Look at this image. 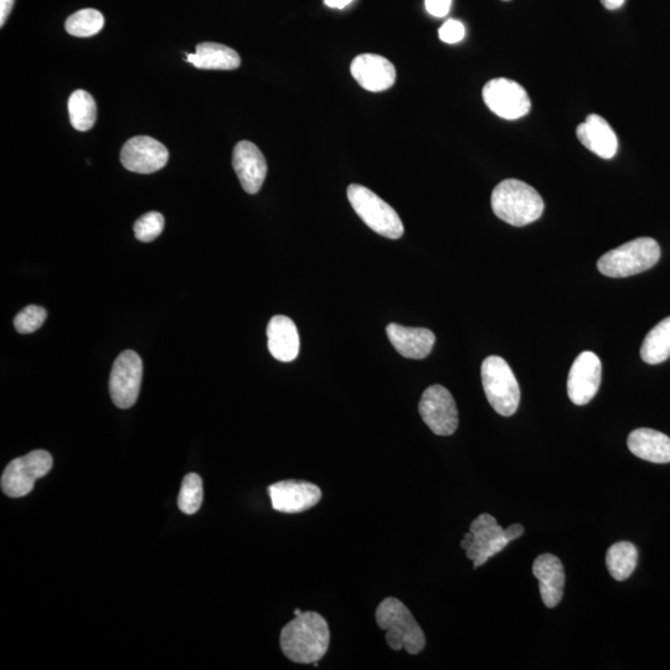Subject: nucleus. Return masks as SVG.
Wrapping results in <instances>:
<instances>
[{
	"label": "nucleus",
	"mask_w": 670,
	"mask_h": 670,
	"mask_svg": "<svg viewBox=\"0 0 670 670\" xmlns=\"http://www.w3.org/2000/svg\"><path fill=\"white\" fill-rule=\"evenodd\" d=\"M273 509L286 514L302 513L321 502L322 491L306 481H282L268 487Z\"/></svg>",
	"instance_id": "4468645a"
},
{
	"label": "nucleus",
	"mask_w": 670,
	"mask_h": 670,
	"mask_svg": "<svg viewBox=\"0 0 670 670\" xmlns=\"http://www.w3.org/2000/svg\"><path fill=\"white\" fill-rule=\"evenodd\" d=\"M267 339L268 350L278 362H293L300 354V334L291 318L273 317L268 323Z\"/></svg>",
	"instance_id": "6ab92c4d"
},
{
	"label": "nucleus",
	"mask_w": 670,
	"mask_h": 670,
	"mask_svg": "<svg viewBox=\"0 0 670 670\" xmlns=\"http://www.w3.org/2000/svg\"><path fill=\"white\" fill-rule=\"evenodd\" d=\"M187 55L188 63L201 70H236L241 65L240 56L234 49L216 43H201L197 53Z\"/></svg>",
	"instance_id": "4be33fe9"
},
{
	"label": "nucleus",
	"mask_w": 670,
	"mask_h": 670,
	"mask_svg": "<svg viewBox=\"0 0 670 670\" xmlns=\"http://www.w3.org/2000/svg\"><path fill=\"white\" fill-rule=\"evenodd\" d=\"M354 80L364 90L383 92L393 87L396 81V69L384 56L376 54L358 55L350 65Z\"/></svg>",
	"instance_id": "2eb2a0df"
},
{
	"label": "nucleus",
	"mask_w": 670,
	"mask_h": 670,
	"mask_svg": "<svg viewBox=\"0 0 670 670\" xmlns=\"http://www.w3.org/2000/svg\"><path fill=\"white\" fill-rule=\"evenodd\" d=\"M143 363L137 353L126 350L118 355L110 376V394L117 407L130 409L141 391Z\"/></svg>",
	"instance_id": "9d476101"
},
{
	"label": "nucleus",
	"mask_w": 670,
	"mask_h": 670,
	"mask_svg": "<svg viewBox=\"0 0 670 670\" xmlns=\"http://www.w3.org/2000/svg\"><path fill=\"white\" fill-rule=\"evenodd\" d=\"M533 574L539 581L541 600L544 605L554 608L564 595L565 570L558 556L543 554L535 559Z\"/></svg>",
	"instance_id": "f3484780"
},
{
	"label": "nucleus",
	"mask_w": 670,
	"mask_h": 670,
	"mask_svg": "<svg viewBox=\"0 0 670 670\" xmlns=\"http://www.w3.org/2000/svg\"><path fill=\"white\" fill-rule=\"evenodd\" d=\"M626 0H601L603 7L608 10L620 9Z\"/></svg>",
	"instance_id": "72a5a7b5"
},
{
	"label": "nucleus",
	"mask_w": 670,
	"mask_h": 670,
	"mask_svg": "<svg viewBox=\"0 0 670 670\" xmlns=\"http://www.w3.org/2000/svg\"><path fill=\"white\" fill-rule=\"evenodd\" d=\"M544 208L540 194L522 180H503L492 193L493 213L505 223L518 228L539 220Z\"/></svg>",
	"instance_id": "f03ea898"
},
{
	"label": "nucleus",
	"mask_w": 670,
	"mask_h": 670,
	"mask_svg": "<svg viewBox=\"0 0 670 670\" xmlns=\"http://www.w3.org/2000/svg\"><path fill=\"white\" fill-rule=\"evenodd\" d=\"M421 419L437 436H451L458 427L456 401L442 385H431L425 390L419 405Z\"/></svg>",
	"instance_id": "9b49d317"
},
{
	"label": "nucleus",
	"mask_w": 670,
	"mask_h": 670,
	"mask_svg": "<svg viewBox=\"0 0 670 670\" xmlns=\"http://www.w3.org/2000/svg\"><path fill=\"white\" fill-rule=\"evenodd\" d=\"M348 200L355 213L369 228L391 240H398L405 233L400 216L386 201L370 189L359 184H350Z\"/></svg>",
	"instance_id": "423d86ee"
},
{
	"label": "nucleus",
	"mask_w": 670,
	"mask_h": 670,
	"mask_svg": "<svg viewBox=\"0 0 670 670\" xmlns=\"http://www.w3.org/2000/svg\"><path fill=\"white\" fill-rule=\"evenodd\" d=\"M425 7L429 14L443 18L450 13L452 0H425Z\"/></svg>",
	"instance_id": "7c9ffc66"
},
{
	"label": "nucleus",
	"mask_w": 670,
	"mask_h": 670,
	"mask_svg": "<svg viewBox=\"0 0 670 670\" xmlns=\"http://www.w3.org/2000/svg\"><path fill=\"white\" fill-rule=\"evenodd\" d=\"M523 534V525L513 524L504 529L492 515L481 514L473 520L469 532L463 536L461 548L466 550L467 558L473 561V568L478 569L507 548L510 541L519 539Z\"/></svg>",
	"instance_id": "7ed1b4c3"
},
{
	"label": "nucleus",
	"mask_w": 670,
	"mask_h": 670,
	"mask_svg": "<svg viewBox=\"0 0 670 670\" xmlns=\"http://www.w3.org/2000/svg\"><path fill=\"white\" fill-rule=\"evenodd\" d=\"M638 550L628 541L613 544L606 554L607 569L613 579L625 581L636 570Z\"/></svg>",
	"instance_id": "b1692460"
},
{
	"label": "nucleus",
	"mask_w": 670,
	"mask_h": 670,
	"mask_svg": "<svg viewBox=\"0 0 670 670\" xmlns=\"http://www.w3.org/2000/svg\"><path fill=\"white\" fill-rule=\"evenodd\" d=\"M376 622L386 631V642L394 651H405L412 656L424 651L426 637L419 623L404 603L395 597H388L376 610Z\"/></svg>",
	"instance_id": "20e7f679"
},
{
	"label": "nucleus",
	"mask_w": 670,
	"mask_h": 670,
	"mask_svg": "<svg viewBox=\"0 0 670 670\" xmlns=\"http://www.w3.org/2000/svg\"><path fill=\"white\" fill-rule=\"evenodd\" d=\"M53 468V457L48 451L28 453L9 463L2 476V491L10 498H22L33 491L35 482Z\"/></svg>",
	"instance_id": "6e6552de"
},
{
	"label": "nucleus",
	"mask_w": 670,
	"mask_h": 670,
	"mask_svg": "<svg viewBox=\"0 0 670 670\" xmlns=\"http://www.w3.org/2000/svg\"><path fill=\"white\" fill-rule=\"evenodd\" d=\"M630 451L641 460L659 463L670 462V438L662 432L651 429H638L627 438Z\"/></svg>",
	"instance_id": "412c9836"
},
{
	"label": "nucleus",
	"mask_w": 670,
	"mask_h": 670,
	"mask_svg": "<svg viewBox=\"0 0 670 670\" xmlns=\"http://www.w3.org/2000/svg\"><path fill=\"white\" fill-rule=\"evenodd\" d=\"M386 334L399 354L407 359L429 357L436 342L435 334L430 329L409 328L396 323L389 324Z\"/></svg>",
	"instance_id": "a211bd4d"
},
{
	"label": "nucleus",
	"mask_w": 670,
	"mask_h": 670,
	"mask_svg": "<svg viewBox=\"0 0 670 670\" xmlns=\"http://www.w3.org/2000/svg\"><path fill=\"white\" fill-rule=\"evenodd\" d=\"M352 2L353 0H324V3H326L327 7L335 9H344Z\"/></svg>",
	"instance_id": "473e14b6"
},
{
	"label": "nucleus",
	"mask_w": 670,
	"mask_h": 670,
	"mask_svg": "<svg viewBox=\"0 0 670 670\" xmlns=\"http://www.w3.org/2000/svg\"><path fill=\"white\" fill-rule=\"evenodd\" d=\"M46 321V311L40 306H28L17 314L14 327L20 334H30L38 331Z\"/></svg>",
	"instance_id": "c85d7f7f"
},
{
	"label": "nucleus",
	"mask_w": 670,
	"mask_h": 670,
	"mask_svg": "<svg viewBox=\"0 0 670 670\" xmlns=\"http://www.w3.org/2000/svg\"><path fill=\"white\" fill-rule=\"evenodd\" d=\"M302 611L301 610H296L295 611V616L301 615Z\"/></svg>",
	"instance_id": "f704fd0d"
},
{
	"label": "nucleus",
	"mask_w": 670,
	"mask_h": 670,
	"mask_svg": "<svg viewBox=\"0 0 670 670\" xmlns=\"http://www.w3.org/2000/svg\"><path fill=\"white\" fill-rule=\"evenodd\" d=\"M69 116L72 127L86 132L94 127L97 118V107L94 97L89 92L77 90L70 96Z\"/></svg>",
	"instance_id": "393cba45"
},
{
	"label": "nucleus",
	"mask_w": 670,
	"mask_h": 670,
	"mask_svg": "<svg viewBox=\"0 0 670 670\" xmlns=\"http://www.w3.org/2000/svg\"><path fill=\"white\" fill-rule=\"evenodd\" d=\"M482 95L489 110L504 120H518L527 116L532 108V101L524 87L504 77L487 82Z\"/></svg>",
	"instance_id": "1a4fd4ad"
},
{
	"label": "nucleus",
	"mask_w": 670,
	"mask_h": 670,
	"mask_svg": "<svg viewBox=\"0 0 670 670\" xmlns=\"http://www.w3.org/2000/svg\"><path fill=\"white\" fill-rule=\"evenodd\" d=\"M164 224H166L164 216L157 211H151L136 221L133 226L134 235L139 241L152 242L163 233Z\"/></svg>",
	"instance_id": "cd10ccee"
},
{
	"label": "nucleus",
	"mask_w": 670,
	"mask_h": 670,
	"mask_svg": "<svg viewBox=\"0 0 670 670\" xmlns=\"http://www.w3.org/2000/svg\"><path fill=\"white\" fill-rule=\"evenodd\" d=\"M661 259V247L651 237H639L608 251L597 262V268L607 277L625 278L651 270Z\"/></svg>",
	"instance_id": "39448f33"
},
{
	"label": "nucleus",
	"mask_w": 670,
	"mask_h": 670,
	"mask_svg": "<svg viewBox=\"0 0 670 670\" xmlns=\"http://www.w3.org/2000/svg\"><path fill=\"white\" fill-rule=\"evenodd\" d=\"M577 138L596 156L611 159L616 156L618 139L615 131L608 125L605 118L599 115H590L576 130Z\"/></svg>",
	"instance_id": "aec40b11"
},
{
	"label": "nucleus",
	"mask_w": 670,
	"mask_h": 670,
	"mask_svg": "<svg viewBox=\"0 0 670 670\" xmlns=\"http://www.w3.org/2000/svg\"><path fill=\"white\" fill-rule=\"evenodd\" d=\"M505 2H508V0H505Z\"/></svg>",
	"instance_id": "c9c22d12"
},
{
	"label": "nucleus",
	"mask_w": 670,
	"mask_h": 670,
	"mask_svg": "<svg viewBox=\"0 0 670 670\" xmlns=\"http://www.w3.org/2000/svg\"><path fill=\"white\" fill-rule=\"evenodd\" d=\"M481 373L489 404L499 415H514L519 407L520 388L508 363L503 358L492 355L484 360Z\"/></svg>",
	"instance_id": "0eeeda50"
},
{
	"label": "nucleus",
	"mask_w": 670,
	"mask_h": 670,
	"mask_svg": "<svg viewBox=\"0 0 670 670\" xmlns=\"http://www.w3.org/2000/svg\"><path fill=\"white\" fill-rule=\"evenodd\" d=\"M203 481L199 474L189 473L184 477L178 497V507L184 514L193 515L203 504Z\"/></svg>",
	"instance_id": "bb28decb"
},
{
	"label": "nucleus",
	"mask_w": 670,
	"mask_h": 670,
	"mask_svg": "<svg viewBox=\"0 0 670 670\" xmlns=\"http://www.w3.org/2000/svg\"><path fill=\"white\" fill-rule=\"evenodd\" d=\"M169 153L164 144L157 139L138 136L130 139L121 152L123 167L139 174L156 173L166 167Z\"/></svg>",
	"instance_id": "f8f14e48"
},
{
	"label": "nucleus",
	"mask_w": 670,
	"mask_h": 670,
	"mask_svg": "<svg viewBox=\"0 0 670 670\" xmlns=\"http://www.w3.org/2000/svg\"><path fill=\"white\" fill-rule=\"evenodd\" d=\"M438 36L446 44L460 43L466 36V28L460 20L450 19L438 30Z\"/></svg>",
	"instance_id": "c756f323"
},
{
	"label": "nucleus",
	"mask_w": 670,
	"mask_h": 670,
	"mask_svg": "<svg viewBox=\"0 0 670 670\" xmlns=\"http://www.w3.org/2000/svg\"><path fill=\"white\" fill-rule=\"evenodd\" d=\"M331 632L328 623L316 612H302L281 632V649L290 661L314 664L326 656Z\"/></svg>",
	"instance_id": "f257e3e1"
},
{
	"label": "nucleus",
	"mask_w": 670,
	"mask_h": 670,
	"mask_svg": "<svg viewBox=\"0 0 670 670\" xmlns=\"http://www.w3.org/2000/svg\"><path fill=\"white\" fill-rule=\"evenodd\" d=\"M602 379L601 360L595 353L584 352L575 359L568 378V395L577 406L595 398Z\"/></svg>",
	"instance_id": "ddd939ff"
},
{
	"label": "nucleus",
	"mask_w": 670,
	"mask_h": 670,
	"mask_svg": "<svg viewBox=\"0 0 670 670\" xmlns=\"http://www.w3.org/2000/svg\"><path fill=\"white\" fill-rule=\"evenodd\" d=\"M105 25V18L96 9H82L66 20V32L77 38H90L99 34Z\"/></svg>",
	"instance_id": "a878e982"
},
{
	"label": "nucleus",
	"mask_w": 670,
	"mask_h": 670,
	"mask_svg": "<svg viewBox=\"0 0 670 670\" xmlns=\"http://www.w3.org/2000/svg\"><path fill=\"white\" fill-rule=\"evenodd\" d=\"M15 0H0V27H3L12 12Z\"/></svg>",
	"instance_id": "2f4dec72"
},
{
	"label": "nucleus",
	"mask_w": 670,
	"mask_h": 670,
	"mask_svg": "<svg viewBox=\"0 0 670 670\" xmlns=\"http://www.w3.org/2000/svg\"><path fill=\"white\" fill-rule=\"evenodd\" d=\"M233 167L246 193L260 192L267 175V162L256 144L249 141L237 143L234 149Z\"/></svg>",
	"instance_id": "dca6fc26"
},
{
	"label": "nucleus",
	"mask_w": 670,
	"mask_h": 670,
	"mask_svg": "<svg viewBox=\"0 0 670 670\" xmlns=\"http://www.w3.org/2000/svg\"><path fill=\"white\" fill-rule=\"evenodd\" d=\"M641 358L651 365L661 364L670 358V317L658 323L644 338Z\"/></svg>",
	"instance_id": "5701e85b"
}]
</instances>
